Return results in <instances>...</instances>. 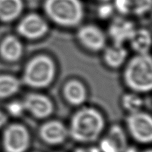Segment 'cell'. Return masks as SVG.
<instances>
[{
    "label": "cell",
    "mask_w": 152,
    "mask_h": 152,
    "mask_svg": "<svg viewBox=\"0 0 152 152\" xmlns=\"http://www.w3.org/2000/svg\"><path fill=\"white\" fill-rule=\"evenodd\" d=\"M102 1H107V0H102Z\"/></svg>",
    "instance_id": "27"
},
{
    "label": "cell",
    "mask_w": 152,
    "mask_h": 152,
    "mask_svg": "<svg viewBox=\"0 0 152 152\" xmlns=\"http://www.w3.org/2000/svg\"><path fill=\"white\" fill-rule=\"evenodd\" d=\"M135 23L126 16L115 18L110 23L107 34L113 44L124 45L129 42L136 29Z\"/></svg>",
    "instance_id": "12"
},
{
    "label": "cell",
    "mask_w": 152,
    "mask_h": 152,
    "mask_svg": "<svg viewBox=\"0 0 152 152\" xmlns=\"http://www.w3.org/2000/svg\"><path fill=\"white\" fill-rule=\"evenodd\" d=\"M128 145L127 134L118 124L110 127L106 135L99 140L98 147L100 152H123Z\"/></svg>",
    "instance_id": "11"
},
{
    "label": "cell",
    "mask_w": 152,
    "mask_h": 152,
    "mask_svg": "<svg viewBox=\"0 0 152 152\" xmlns=\"http://www.w3.org/2000/svg\"><path fill=\"white\" fill-rule=\"evenodd\" d=\"M126 125L127 130L135 142L142 144H150L152 141V118L143 110L128 114Z\"/></svg>",
    "instance_id": "6"
},
{
    "label": "cell",
    "mask_w": 152,
    "mask_h": 152,
    "mask_svg": "<svg viewBox=\"0 0 152 152\" xmlns=\"http://www.w3.org/2000/svg\"><path fill=\"white\" fill-rule=\"evenodd\" d=\"M73 152H100L97 146L88 145L81 146L75 148Z\"/></svg>",
    "instance_id": "23"
},
{
    "label": "cell",
    "mask_w": 152,
    "mask_h": 152,
    "mask_svg": "<svg viewBox=\"0 0 152 152\" xmlns=\"http://www.w3.org/2000/svg\"><path fill=\"white\" fill-rule=\"evenodd\" d=\"M140 152H152L150 148V149H146V150H144L142 151H140Z\"/></svg>",
    "instance_id": "26"
},
{
    "label": "cell",
    "mask_w": 152,
    "mask_h": 152,
    "mask_svg": "<svg viewBox=\"0 0 152 152\" xmlns=\"http://www.w3.org/2000/svg\"><path fill=\"white\" fill-rule=\"evenodd\" d=\"M7 112L13 117H20L26 112L25 107H24L23 104L21 101L19 100H14L12 102H10L7 106Z\"/></svg>",
    "instance_id": "21"
},
{
    "label": "cell",
    "mask_w": 152,
    "mask_h": 152,
    "mask_svg": "<svg viewBox=\"0 0 152 152\" xmlns=\"http://www.w3.org/2000/svg\"><path fill=\"white\" fill-rule=\"evenodd\" d=\"M114 10L113 5H104L99 9V15L102 18H107L112 14Z\"/></svg>",
    "instance_id": "22"
},
{
    "label": "cell",
    "mask_w": 152,
    "mask_h": 152,
    "mask_svg": "<svg viewBox=\"0 0 152 152\" xmlns=\"http://www.w3.org/2000/svg\"><path fill=\"white\" fill-rule=\"evenodd\" d=\"M105 119L93 107L81 106L73 114L68 127L69 136L75 142L88 144L99 139L105 128Z\"/></svg>",
    "instance_id": "1"
},
{
    "label": "cell",
    "mask_w": 152,
    "mask_h": 152,
    "mask_svg": "<svg viewBox=\"0 0 152 152\" xmlns=\"http://www.w3.org/2000/svg\"><path fill=\"white\" fill-rule=\"evenodd\" d=\"M128 58V51L124 45H112L103 50V59L105 64L111 69H116L126 64Z\"/></svg>",
    "instance_id": "16"
},
{
    "label": "cell",
    "mask_w": 152,
    "mask_h": 152,
    "mask_svg": "<svg viewBox=\"0 0 152 152\" xmlns=\"http://www.w3.org/2000/svg\"><path fill=\"white\" fill-rule=\"evenodd\" d=\"M123 79L130 91L140 94L150 92L152 88V60L150 54H136L127 61Z\"/></svg>",
    "instance_id": "3"
},
{
    "label": "cell",
    "mask_w": 152,
    "mask_h": 152,
    "mask_svg": "<svg viewBox=\"0 0 152 152\" xmlns=\"http://www.w3.org/2000/svg\"><path fill=\"white\" fill-rule=\"evenodd\" d=\"M123 152H140V151H138V149L136 147H135V146H129L128 145Z\"/></svg>",
    "instance_id": "25"
},
{
    "label": "cell",
    "mask_w": 152,
    "mask_h": 152,
    "mask_svg": "<svg viewBox=\"0 0 152 152\" xmlns=\"http://www.w3.org/2000/svg\"><path fill=\"white\" fill-rule=\"evenodd\" d=\"M23 53V45L17 36L10 35L4 37L0 43V56L10 63L20 60Z\"/></svg>",
    "instance_id": "15"
},
{
    "label": "cell",
    "mask_w": 152,
    "mask_h": 152,
    "mask_svg": "<svg viewBox=\"0 0 152 152\" xmlns=\"http://www.w3.org/2000/svg\"><path fill=\"white\" fill-rule=\"evenodd\" d=\"M38 135L46 144L59 145L64 143L69 137L68 127L58 119H50L41 125Z\"/></svg>",
    "instance_id": "10"
},
{
    "label": "cell",
    "mask_w": 152,
    "mask_h": 152,
    "mask_svg": "<svg viewBox=\"0 0 152 152\" xmlns=\"http://www.w3.org/2000/svg\"><path fill=\"white\" fill-rule=\"evenodd\" d=\"M35 152H38V151H35Z\"/></svg>",
    "instance_id": "28"
},
{
    "label": "cell",
    "mask_w": 152,
    "mask_h": 152,
    "mask_svg": "<svg viewBox=\"0 0 152 152\" xmlns=\"http://www.w3.org/2000/svg\"><path fill=\"white\" fill-rule=\"evenodd\" d=\"M43 7L46 17L62 28L79 27L85 14L81 0H45Z\"/></svg>",
    "instance_id": "2"
},
{
    "label": "cell",
    "mask_w": 152,
    "mask_h": 152,
    "mask_svg": "<svg viewBox=\"0 0 152 152\" xmlns=\"http://www.w3.org/2000/svg\"><path fill=\"white\" fill-rule=\"evenodd\" d=\"M128 43L135 54L150 53L151 45L150 31L145 28H136Z\"/></svg>",
    "instance_id": "18"
},
{
    "label": "cell",
    "mask_w": 152,
    "mask_h": 152,
    "mask_svg": "<svg viewBox=\"0 0 152 152\" xmlns=\"http://www.w3.org/2000/svg\"><path fill=\"white\" fill-rule=\"evenodd\" d=\"M77 39L84 48L91 52H99L106 47V34L99 26L94 24L79 26Z\"/></svg>",
    "instance_id": "8"
},
{
    "label": "cell",
    "mask_w": 152,
    "mask_h": 152,
    "mask_svg": "<svg viewBox=\"0 0 152 152\" xmlns=\"http://www.w3.org/2000/svg\"><path fill=\"white\" fill-rule=\"evenodd\" d=\"M7 122V114L0 110V129L6 126Z\"/></svg>",
    "instance_id": "24"
},
{
    "label": "cell",
    "mask_w": 152,
    "mask_h": 152,
    "mask_svg": "<svg viewBox=\"0 0 152 152\" xmlns=\"http://www.w3.org/2000/svg\"><path fill=\"white\" fill-rule=\"evenodd\" d=\"M50 26L42 15L35 13H29L21 19L17 26L18 34L28 40H36L48 34Z\"/></svg>",
    "instance_id": "7"
},
{
    "label": "cell",
    "mask_w": 152,
    "mask_h": 152,
    "mask_svg": "<svg viewBox=\"0 0 152 152\" xmlns=\"http://www.w3.org/2000/svg\"><path fill=\"white\" fill-rule=\"evenodd\" d=\"M23 84L20 79L11 74H0V99H8L20 91Z\"/></svg>",
    "instance_id": "19"
},
{
    "label": "cell",
    "mask_w": 152,
    "mask_h": 152,
    "mask_svg": "<svg viewBox=\"0 0 152 152\" xmlns=\"http://www.w3.org/2000/svg\"><path fill=\"white\" fill-rule=\"evenodd\" d=\"M151 0H114V10L122 16L140 17L150 12Z\"/></svg>",
    "instance_id": "13"
},
{
    "label": "cell",
    "mask_w": 152,
    "mask_h": 152,
    "mask_svg": "<svg viewBox=\"0 0 152 152\" xmlns=\"http://www.w3.org/2000/svg\"><path fill=\"white\" fill-rule=\"evenodd\" d=\"M66 101L72 106H83L88 99V91L81 81L72 79L67 81L62 89Z\"/></svg>",
    "instance_id": "14"
},
{
    "label": "cell",
    "mask_w": 152,
    "mask_h": 152,
    "mask_svg": "<svg viewBox=\"0 0 152 152\" xmlns=\"http://www.w3.org/2000/svg\"><path fill=\"white\" fill-rule=\"evenodd\" d=\"M24 9L23 0H0V21L10 23L17 20Z\"/></svg>",
    "instance_id": "17"
},
{
    "label": "cell",
    "mask_w": 152,
    "mask_h": 152,
    "mask_svg": "<svg viewBox=\"0 0 152 152\" xmlns=\"http://www.w3.org/2000/svg\"><path fill=\"white\" fill-rule=\"evenodd\" d=\"M56 75V66L53 59L46 54H38L28 61L24 67L21 83L35 89L50 86Z\"/></svg>",
    "instance_id": "4"
},
{
    "label": "cell",
    "mask_w": 152,
    "mask_h": 152,
    "mask_svg": "<svg viewBox=\"0 0 152 152\" xmlns=\"http://www.w3.org/2000/svg\"><path fill=\"white\" fill-rule=\"evenodd\" d=\"M31 144L28 129L20 123L5 126L2 135V146L5 152H26Z\"/></svg>",
    "instance_id": "5"
},
{
    "label": "cell",
    "mask_w": 152,
    "mask_h": 152,
    "mask_svg": "<svg viewBox=\"0 0 152 152\" xmlns=\"http://www.w3.org/2000/svg\"><path fill=\"white\" fill-rule=\"evenodd\" d=\"M121 104L126 112L131 114L142 110L144 106V99L140 96V94L130 91L121 97Z\"/></svg>",
    "instance_id": "20"
},
{
    "label": "cell",
    "mask_w": 152,
    "mask_h": 152,
    "mask_svg": "<svg viewBox=\"0 0 152 152\" xmlns=\"http://www.w3.org/2000/svg\"><path fill=\"white\" fill-rule=\"evenodd\" d=\"M26 112L37 119H46L52 115L54 105L51 99L39 92H31L22 99Z\"/></svg>",
    "instance_id": "9"
}]
</instances>
